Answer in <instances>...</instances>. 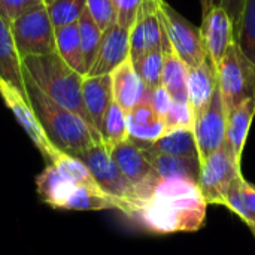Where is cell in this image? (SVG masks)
Returning a JSON list of instances; mask_svg holds the SVG:
<instances>
[{
	"label": "cell",
	"instance_id": "obj_1",
	"mask_svg": "<svg viewBox=\"0 0 255 255\" xmlns=\"http://www.w3.org/2000/svg\"><path fill=\"white\" fill-rule=\"evenodd\" d=\"M206 211L208 203L196 181L155 175L136 188V202L127 218L152 235L193 233L203 227Z\"/></svg>",
	"mask_w": 255,
	"mask_h": 255
},
{
	"label": "cell",
	"instance_id": "obj_2",
	"mask_svg": "<svg viewBox=\"0 0 255 255\" xmlns=\"http://www.w3.org/2000/svg\"><path fill=\"white\" fill-rule=\"evenodd\" d=\"M22 76L25 97L34 111L48 140L58 151L78 157L81 152L102 142V136L93 130L79 115L54 102L24 73Z\"/></svg>",
	"mask_w": 255,
	"mask_h": 255
},
{
	"label": "cell",
	"instance_id": "obj_3",
	"mask_svg": "<svg viewBox=\"0 0 255 255\" xmlns=\"http://www.w3.org/2000/svg\"><path fill=\"white\" fill-rule=\"evenodd\" d=\"M22 73L54 102L79 115L96 130L82 97L84 76L73 70L57 52L22 58Z\"/></svg>",
	"mask_w": 255,
	"mask_h": 255
},
{
	"label": "cell",
	"instance_id": "obj_4",
	"mask_svg": "<svg viewBox=\"0 0 255 255\" xmlns=\"http://www.w3.org/2000/svg\"><path fill=\"white\" fill-rule=\"evenodd\" d=\"M10 30L21 60L55 52V27L43 0L19 13L10 22Z\"/></svg>",
	"mask_w": 255,
	"mask_h": 255
},
{
	"label": "cell",
	"instance_id": "obj_5",
	"mask_svg": "<svg viewBox=\"0 0 255 255\" xmlns=\"http://www.w3.org/2000/svg\"><path fill=\"white\" fill-rule=\"evenodd\" d=\"M218 88L227 114L247 99L255 100V63L233 42L218 69Z\"/></svg>",
	"mask_w": 255,
	"mask_h": 255
},
{
	"label": "cell",
	"instance_id": "obj_6",
	"mask_svg": "<svg viewBox=\"0 0 255 255\" xmlns=\"http://www.w3.org/2000/svg\"><path fill=\"white\" fill-rule=\"evenodd\" d=\"M76 158H79L88 167L91 176L106 194L124 203V215L127 217L136 202V187L124 176V173L112 158L109 148L103 142H100L81 152Z\"/></svg>",
	"mask_w": 255,
	"mask_h": 255
},
{
	"label": "cell",
	"instance_id": "obj_7",
	"mask_svg": "<svg viewBox=\"0 0 255 255\" xmlns=\"http://www.w3.org/2000/svg\"><path fill=\"white\" fill-rule=\"evenodd\" d=\"M242 175L241 160L226 140L200 164L199 188L208 205L226 206L227 193L238 176Z\"/></svg>",
	"mask_w": 255,
	"mask_h": 255
},
{
	"label": "cell",
	"instance_id": "obj_8",
	"mask_svg": "<svg viewBox=\"0 0 255 255\" xmlns=\"http://www.w3.org/2000/svg\"><path fill=\"white\" fill-rule=\"evenodd\" d=\"M160 3L161 0H145L137 12L130 28L131 63L139 61L149 51H161L163 54L173 51L160 16Z\"/></svg>",
	"mask_w": 255,
	"mask_h": 255
},
{
	"label": "cell",
	"instance_id": "obj_9",
	"mask_svg": "<svg viewBox=\"0 0 255 255\" xmlns=\"http://www.w3.org/2000/svg\"><path fill=\"white\" fill-rule=\"evenodd\" d=\"M160 16L176 55L188 66V69L202 64L208 58V52L202 40L200 28L193 25L164 0L160 3Z\"/></svg>",
	"mask_w": 255,
	"mask_h": 255
},
{
	"label": "cell",
	"instance_id": "obj_10",
	"mask_svg": "<svg viewBox=\"0 0 255 255\" xmlns=\"http://www.w3.org/2000/svg\"><path fill=\"white\" fill-rule=\"evenodd\" d=\"M200 164L217 149H220L227 137V111L217 87L209 106L194 120L193 127Z\"/></svg>",
	"mask_w": 255,
	"mask_h": 255
},
{
	"label": "cell",
	"instance_id": "obj_11",
	"mask_svg": "<svg viewBox=\"0 0 255 255\" xmlns=\"http://www.w3.org/2000/svg\"><path fill=\"white\" fill-rule=\"evenodd\" d=\"M0 96L4 102V105L9 108V111L13 114V117L19 123V126L25 130L27 136L31 139L34 146L43 155V158L48 160L49 163H52V160L58 154V149L48 140L25 94L22 91H19L18 88L0 81Z\"/></svg>",
	"mask_w": 255,
	"mask_h": 255
},
{
	"label": "cell",
	"instance_id": "obj_12",
	"mask_svg": "<svg viewBox=\"0 0 255 255\" xmlns=\"http://www.w3.org/2000/svg\"><path fill=\"white\" fill-rule=\"evenodd\" d=\"M200 34L208 57L214 63L215 69H218L229 46L235 42L233 22L229 13L220 4H215L208 10V13L203 15Z\"/></svg>",
	"mask_w": 255,
	"mask_h": 255
},
{
	"label": "cell",
	"instance_id": "obj_13",
	"mask_svg": "<svg viewBox=\"0 0 255 255\" xmlns=\"http://www.w3.org/2000/svg\"><path fill=\"white\" fill-rule=\"evenodd\" d=\"M130 58V30L118 22L102 33L97 57L87 76L111 75L120 64Z\"/></svg>",
	"mask_w": 255,
	"mask_h": 255
},
{
	"label": "cell",
	"instance_id": "obj_14",
	"mask_svg": "<svg viewBox=\"0 0 255 255\" xmlns=\"http://www.w3.org/2000/svg\"><path fill=\"white\" fill-rule=\"evenodd\" d=\"M112 158L124 173V176L136 187H142L149 179L155 176L151 161H149V151L148 148L127 139L114 148L109 149Z\"/></svg>",
	"mask_w": 255,
	"mask_h": 255
},
{
	"label": "cell",
	"instance_id": "obj_15",
	"mask_svg": "<svg viewBox=\"0 0 255 255\" xmlns=\"http://www.w3.org/2000/svg\"><path fill=\"white\" fill-rule=\"evenodd\" d=\"M127 128L128 139L145 148H149L166 133L163 118L154 111L146 99L127 112Z\"/></svg>",
	"mask_w": 255,
	"mask_h": 255
},
{
	"label": "cell",
	"instance_id": "obj_16",
	"mask_svg": "<svg viewBox=\"0 0 255 255\" xmlns=\"http://www.w3.org/2000/svg\"><path fill=\"white\" fill-rule=\"evenodd\" d=\"M112 94L114 102L127 114L130 112L137 103L146 99L148 90L137 75L131 60L128 58L123 64H120L112 73Z\"/></svg>",
	"mask_w": 255,
	"mask_h": 255
},
{
	"label": "cell",
	"instance_id": "obj_17",
	"mask_svg": "<svg viewBox=\"0 0 255 255\" xmlns=\"http://www.w3.org/2000/svg\"><path fill=\"white\" fill-rule=\"evenodd\" d=\"M217 87L218 75L209 57L197 67L188 70V105L194 120L209 106Z\"/></svg>",
	"mask_w": 255,
	"mask_h": 255
},
{
	"label": "cell",
	"instance_id": "obj_18",
	"mask_svg": "<svg viewBox=\"0 0 255 255\" xmlns=\"http://www.w3.org/2000/svg\"><path fill=\"white\" fill-rule=\"evenodd\" d=\"M82 97H84L87 112L93 121V126L100 133L106 112L109 111V108L114 102L111 75L84 76Z\"/></svg>",
	"mask_w": 255,
	"mask_h": 255
},
{
	"label": "cell",
	"instance_id": "obj_19",
	"mask_svg": "<svg viewBox=\"0 0 255 255\" xmlns=\"http://www.w3.org/2000/svg\"><path fill=\"white\" fill-rule=\"evenodd\" d=\"M0 81L18 88L25 94L22 60L16 51L10 22L0 15Z\"/></svg>",
	"mask_w": 255,
	"mask_h": 255
},
{
	"label": "cell",
	"instance_id": "obj_20",
	"mask_svg": "<svg viewBox=\"0 0 255 255\" xmlns=\"http://www.w3.org/2000/svg\"><path fill=\"white\" fill-rule=\"evenodd\" d=\"M75 188L76 185L64 178L54 164H48L42 173L36 176V191L39 197L54 209H64Z\"/></svg>",
	"mask_w": 255,
	"mask_h": 255
},
{
	"label": "cell",
	"instance_id": "obj_21",
	"mask_svg": "<svg viewBox=\"0 0 255 255\" xmlns=\"http://www.w3.org/2000/svg\"><path fill=\"white\" fill-rule=\"evenodd\" d=\"M255 117V100L247 99L227 114V137L236 157L242 161L244 148L248 139L251 123Z\"/></svg>",
	"mask_w": 255,
	"mask_h": 255
},
{
	"label": "cell",
	"instance_id": "obj_22",
	"mask_svg": "<svg viewBox=\"0 0 255 255\" xmlns=\"http://www.w3.org/2000/svg\"><path fill=\"white\" fill-rule=\"evenodd\" d=\"M224 208L236 214L255 233V185L247 181L244 175L238 176L232 184Z\"/></svg>",
	"mask_w": 255,
	"mask_h": 255
},
{
	"label": "cell",
	"instance_id": "obj_23",
	"mask_svg": "<svg viewBox=\"0 0 255 255\" xmlns=\"http://www.w3.org/2000/svg\"><path fill=\"white\" fill-rule=\"evenodd\" d=\"M149 161L152 170L160 178H185L196 181L199 184L200 176V160L199 158H185L152 152L149 148Z\"/></svg>",
	"mask_w": 255,
	"mask_h": 255
},
{
	"label": "cell",
	"instance_id": "obj_24",
	"mask_svg": "<svg viewBox=\"0 0 255 255\" xmlns=\"http://www.w3.org/2000/svg\"><path fill=\"white\" fill-rule=\"evenodd\" d=\"M188 66L175 51L164 54L161 87H164L173 102L188 103Z\"/></svg>",
	"mask_w": 255,
	"mask_h": 255
},
{
	"label": "cell",
	"instance_id": "obj_25",
	"mask_svg": "<svg viewBox=\"0 0 255 255\" xmlns=\"http://www.w3.org/2000/svg\"><path fill=\"white\" fill-rule=\"evenodd\" d=\"M55 52L78 73L85 76L78 22L55 28Z\"/></svg>",
	"mask_w": 255,
	"mask_h": 255
},
{
	"label": "cell",
	"instance_id": "obj_26",
	"mask_svg": "<svg viewBox=\"0 0 255 255\" xmlns=\"http://www.w3.org/2000/svg\"><path fill=\"white\" fill-rule=\"evenodd\" d=\"M64 209L69 211H105V209H117L123 214L126 212V206L123 202L115 197L106 194L103 190H91L85 187H76L70 197L67 199Z\"/></svg>",
	"mask_w": 255,
	"mask_h": 255
},
{
	"label": "cell",
	"instance_id": "obj_27",
	"mask_svg": "<svg viewBox=\"0 0 255 255\" xmlns=\"http://www.w3.org/2000/svg\"><path fill=\"white\" fill-rule=\"evenodd\" d=\"M149 149L152 152L185 157V158H199L197 142L193 130H173L164 133L160 139H157ZM200 160V158H199Z\"/></svg>",
	"mask_w": 255,
	"mask_h": 255
},
{
	"label": "cell",
	"instance_id": "obj_28",
	"mask_svg": "<svg viewBox=\"0 0 255 255\" xmlns=\"http://www.w3.org/2000/svg\"><path fill=\"white\" fill-rule=\"evenodd\" d=\"M58 172L67 178L72 184H75L76 187H85V188H91V190H102L97 182L94 181V178L91 176L88 167L76 157L64 154L61 151H58V154L55 155V158L52 160V163Z\"/></svg>",
	"mask_w": 255,
	"mask_h": 255
},
{
	"label": "cell",
	"instance_id": "obj_29",
	"mask_svg": "<svg viewBox=\"0 0 255 255\" xmlns=\"http://www.w3.org/2000/svg\"><path fill=\"white\" fill-rule=\"evenodd\" d=\"M78 27H79V37H81V48H82L85 73L88 75L90 69L94 64V60L97 57V51H99V45H100V39H102L103 31L94 22V19L91 18V15L88 13L87 9L84 10V13L78 19Z\"/></svg>",
	"mask_w": 255,
	"mask_h": 255
},
{
	"label": "cell",
	"instance_id": "obj_30",
	"mask_svg": "<svg viewBox=\"0 0 255 255\" xmlns=\"http://www.w3.org/2000/svg\"><path fill=\"white\" fill-rule=\"evenodd\" d=\"M100 136H102V142L109 149L128 139L127 114L115 102H112L109 111L106 112Z\"/></svg>",
	"mask_w": 255,
	"mask_h": 255
},
{
	"label": "cell",
	"instance_id": "obj_31",
	"mask_svg": "<svg viewBox=\"0 0 255 255\" xmlns=\"http://www.w3.org/2000/svg\"><path fill=\"white\" fill-rule=\"evenodd\" d=\"M235 42L255 63V0H245L241 22L235 31Z\"/></svg>",
	"mask_w": 255,
	"mask_h": 255
},
{
	"label": "cell",
	"instance_id": "obj_32",
	"mask_svg": "<svg viewBox=\"0 0 255 255\" xmlns=\"http://www.w3.org/2000/svg\"><path fill=\"white\" fill-rule=\"evenodd\" d=\"M54 27L78 22L87 9V0H43Z\"/></svg>",
	"mask_w": 255,
	"mask_h": 255
},
{
	"label": "cell",
	"instance_id": "obj_33",
	"mask_svg": "<svg viewBox=\"0 0 255 255\" xmlns=\"http://www.w3.org/2000/svg\"><path fill=\"white\" fill-rule=\"evenodd\" d=\"M163 64H164V54L161 51H149L139 61L133 63L137 75L143 81L148 91L161 87Z\"/></svg>",
	"mask_w": 255,
	"mask_h": 255
},
{
	"label": "cell",
	"instance_id": "obj_34",
	"mask_svg": "<svg viewBox=\"0 0 255 255\" xmlns=\"http://www.w3.org/2000/svg\"><path fill=\"white\" fill-rule=\"evenodd\" d=\"M163 121L166 126V133L173 130H193L194 127V115L188 103L173 102Z\"/></svg>",
	"mask_w": 255,
	"mask_h": 255
},
{
	"label": "cell",
	"instance_id": "obj_35",
	"mask_svg": "<svg viewBox=\"0 0 255 255\" xmlns=\"http://www.w3.org/2000/svg\"><path fill=\"white\" fill-rule=\"evenodd\" d=\"M87 10L102 31L117 22V9L112 0H87Z\"/></svg>",
	"mask_w": 255,
	"mask_h": 255
},
{
	"label": "cell",
	"instance_id": "obj_36",
	"mask_svg": "<svg viewBox=\"0 0 255 255\" xmlns=\"http://www.w3.org/2000/svg\"><path fill=\"white\" fill-rule=\"evenodd\" d=\"M117 9V22L124 28H131L137 12L145 0H112Z\"/></svg>",
	"mask_w": 255,
	"mask_h": 255
},
{
	"label": "cell",
	"instance_id": "obj_37",
	"mask_svg": "<svg viewBox=\"0 0 255 255\" xmlns=\"http://www.w3.org/2000/svg\"><path fill=\"white\" fill-rule=\"evenodd\" d=\"M42 0H0V15L12 22L19 13Z\"/></svg>",
	"mask_w": 255,
	"mask_h": 255
},
{
	"label": "cell",
	"instance_id": "obj_38",
	"mask_svg": "<svg viewBox=\"0 0 255 255\" xmlns=\"http://www.w3.org/2000/svg\"><path fill=\"white\" fill-rule=\"evenodd\" d=\"M146 100L151 103V106L154 108V111H155L161 118H164V115L169 112V109L172 108V103H173V99H172L170 94L164 90V87H158V88H155V90L148 91Z\"/></svg>",
	"mask_w": 255,
	"mask_h": 255
},
{
	"label": "cell",
	"instance_id": "obj_39",
	"mask_svg": "<svg viewBox=\"0 0 255 255\" xmlns=\"http://www.w3.org/2000/svg\"><path fill=\"white\" fill-rule=\"evenodd\" d=\"M218 4L229 13L230 19L233 22L235 31H236V28L239 27V22H241V16H242L245 0H220Z\"/></svg>",
	"mask_w": 255,
	"mask_h": 255
},
{
	"label": "cell",
	"instance_id": "obj_40",
	"mask_svg": "<svg viewBox=\"0 0 255 255\" xmlns=\"http://www.w3.org/2000/svg\"><path fill=\"white\" fill-rule=\"evenodd\" d=\"M200 4H202V13L205 15V13H208V10L211 7H214L218 3H217V0H200Z\"/></svg>",
	"mask_w": 255,
	"mask_h": 255
},
{
	"label": "cell",
	"instance_id": "obj_41",
	"mask_svg": "<svg viewBox=\"0 0 255 255\" xmlns=\"http://www.w3.org/2000/svg\"><path fill=\"white\" fill-rule=\"evenodd\" d=\"M253 235H254V238H255V233H253Z\"/></svg>",
	"mask_w": 255,
	"mask_h": 255
}]
</instances>
